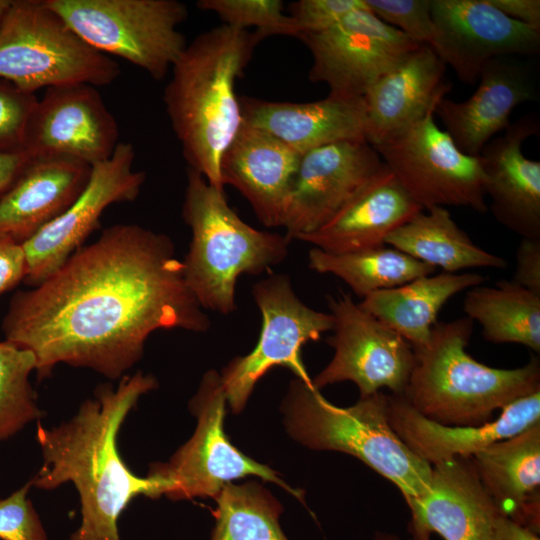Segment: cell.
Instances as JSON below:
<instances>
[{
  "label": "cell",
  "instance_id": "43",
  "mask_svg": "<svg viewBox=\"0 0 540 540\" xmlns=\"http://www.w3.org/2000/svg\"><path fill=\"white\" fill-rule=\"evenodd\" d=\"M490 540H540L539 534L499 515Z\"/></svg>",
  "mask_w": 540,
  "mask_h": 540
},
{
  "label": "cell",
  "instance_id": "38",
  "mask_svg": "<svg viewBox=\"0 0 540 540\" xmlns=\"http://www.w3.org/2000/svg\"><path fill=\"white\" fill-rule=\"evenodd\" d=\"M367 8L364 0H300L290 5L301 33L320 32L338 23L347 14ZM298 38V37H297Z\"/></svg>",
  "mask_w": 540,
  "mask_h": 540
},
{
  "label": "cell",
  "instance_id": "27",
  "mask_svg": "<svg viewBox=\"0 0 540 540\" xmlns=\"http://www.w3.org/2000/svg\"><path fill=\"white\" fill-rule=\"evenodd\" d=\"M500 515L540 530V422L471 457Z\"/></svg>",
  "mask_w": 540,
  "mask_h": 540
},
{
  "label": "cell",
  "instance_id": "30",
  "mask_svg": "<svg viewBox=\"0 0 540 540\" xmlns=\"http://www.w3.org/2000/svg\"><path fill=\"white\" fill-rule=\"evenodd\" d=\"M466 317L478 322L488 342L515 343L540 352V295L514 281L468 289L463 300Z\"/></svg>",
  "mask_w": 540,
  "mask_h": 540
},
{
  "label": "cell",
  "instance_id": "23",
  "mask_svg": "<svg viewBox=\"0 0 540 540\" xmlns=\"http://www.w3.org/2000/svg\"><path fill=\"white\" fill-rule=\"evenodd\" d=\"M447 66L427 44H420L382 74L363 96L365 140L380 144L423 117L450 91Z\"/></svg>",
  "mask_w": 540,
  "mask_h": 540
},
{
  "label": "cell",
  "instance_id": "22",
  "mask_svg": "<svg viewBox=\"0 0 540 540\" xmlns=\"http://www.w3.org/2000/svg\"><path fill=\"white\" fill-rule=\"evenodd\" d=\"M301 156L265 130L242 123L220 161L223 187H235L266 227L282 226Z\"/></svg>",
  "mask_w": 540,
  "mask_h": 540
},
{
  "label": "cell",
  "instance_id": "8",
  "mask_svg": "<svg viewBox=\"0 0 540 540\" xmlns=\"http://www.w3.org/2000/svg\"><path fill=\"white\" fill-rule=\"evenodd\" d=\"M88 45L162 80L187 42L178 26L188 11L177 0H44Z\"/></svg>",
  "mask_w": 540,
  "mask_h": 540
},
{
  "label": "cell",
  "instance_id": "5",
  "mask_svg": "<svg viewBox=\"0 0 540 540\" xmlns=\"http://www.w3.org/2000/svg\"><path fill=\"white\" fill-rule=\"evenodd\" d=\"M182 216L192 239L182 261L186 282L203 309L230 314L242 274H259L281 263L291 240L244 222L228 205L224 189L188 168Z\"/></svg>",
  "mask_w": 540,
  "mask_h": 540
},
{
  "label": "cell",
  "instance_id": "36",
  "mask_svg": "<svg viewBox=\"0 0 540 540\" xmlns=\"http://www.w3.org/2000/svg\"><path fill=\"white\" fill-rule=\"evenodd\" d=\"M37 101L34 93L0 81V151H24L28 124Z\"/></svg>",
  "mask_w": 540,
  "mask_h": 540
},
{
  "label": "cell",
  "instance_id": "17",
  "mask_svg": "<svg viewBox=\"0 0 540 540\" xmlns=\"http://www.w3.org/2000/svg\"><path fill=\"white\" fill-rule=\"evenodd\" d=\"M119 130L98 90L88 84L47 88L30 118L24 151L66 157L93 167L114 153Z\"/></svg>",
  "mask_w": 540,
  "mask_h": 540
},
{
  "label": "cell",
  "instance_id": "16",
  "mask_svg": "<svg viewBox=\"0 0 540 540\" xmlns=\"http://www.w3.org/2000/svg\"><path fill=\"white\" fill-rule=\"evenodd\" d=\"M384 166L365 139L340 141L303 154L282 224L287 238L299 239L321 227Z\"/></svg>",
  "mask_w": 540,
  "mask_h": 540
},
{
  "label": "cell",
  "instance_id": "35",
  "mask_svg": "<svg viewBox=\"0 0 540 540\" xmlns=\"http://www.w3.org/2000/svg\"><path fill=\"white\" fill-rule=\"evenodd\" d=\"M370 12L420 44L432 45L435 25L432 0H364Z\"/></svg>",
  "mask_w": 540,
  "mask_h": 540
},
{
  "label": "cell",
  "instance_id": "10",
  "mask_svg": "<svg viewBox=\"0 0 540 540\" xmlns=\"http://www.w3.org/2000/svg\"><path fill=\"white\" fill-rule=\"evenodd\" d=\"M435 106L401 132L372 147L423 210L457 206L485 213L488 208L482 159L463 153L438 127Z\"/></svg>",
  "mask_w": 540,
  "mask_h": 540
},
{
  "label": "cell",
  "instance_id": "11",
  "mask_svg": "<svg viewBox=\"0 0 540 540\" xmlns=\"http://www.w3.org/2000/svg\"><path fill=\"white\" fill-rule=\"evenodd\" d=\"M252 296L262 318L258 342L247 355L232 359L220 374L233 413L244 409L256 383L273 367L288 368L297 379L313 385L301 349L333 328L332 315L304 304L287 275L273 274L256 282Z\"/></svg>",
  "mask_w": 540,
  "mask_h": 540
},
{
  "label": "cell",
  "instance_id": "9",
  "mask_svg": "<svg viewBox=\"0 0 540 540\" xmlns=\"http://www.w3.org/2000/svg\"><path fill=\"white\" fill-rule=\"evenodd\" d=\"M226 394L221 375L207 371L189 402L197 418L191 438L166 463H152L148 474L169 483L165 496L171 500L214 498L227 483L246 476L273 482L303 502V491L289 486L277 472L237 449L224 432Z\"/></svg>",
  "mask_w": 540,
  "mask_h": 540
},
{
  "label": "cell",
  "instance_id": "34",
  "mask_svg": "<svg viewBox=\"0 0 540 540\" xmlns=\"http://www.w3.org/2000/svg\"><path fill=\"white\" fill-rule=\"evenodd\" d=\"M197 6L217 14L224 25L242 30L255 27L261 40L274 35L297 38L301 33L280 0H200Z\"/></svg>",
  "mask_w": 540,
  "mask_h": 540
},
{
  "label": "cell",
  "instance_id": "12",
  "mask_svg": "<svg viewBox=\"0 0 540 540\" xmlns=\"http://www.w3.org/2000/svg\"><path fill=\"white\" fill-rule=\"evenodd\" d=\"M334 334L327 343L334 349L328 365L313 379L314 388L353 382L360 397L382 388L402 395L415 365L414 348L398 333L355 303L349 294L328 296Z\"/></svg>",
  "mask_w": 540,
  "mask_h": 540
},
{
  "label": "cell",
  "instance_id": "1",
  "mask_svg": "<svg viewBox=\"0 0 540 540\" xmlns=\"http://www.w3.org/2000/svg\"><path fill=\"white\" fill-rule=\"evenodd\" d=\"M210 320L190 290L172 240L137 224L106 228L37 286L16 292L5 340L33 353L39 380L58 364L114 381L157 330L202 333Z\"/></svg>",
  "mask_w": 540,
  "mask_h": 540
},
{
  "label": "cell",
  "instance_id": "6",
  "mask_svg": "<svg viewBox=\"0 0 540 540\" xmlns=\"http://www.w3.org/2000/svg\"><path fill=\"white\" fill-rule=\"evenodd\" d=\"M388 395L360 397L338 407L313 385L294 379L282 404L284 424L293 439L314 450L352 455L393 483L406 503L427 488L432 466L415 455L392 430Z\"/></svg>",
  "mask_w": 540,
  "mask_h": 540
},
{
  "label": "cell",
  "instance_id": "33",
  "mask_svg": "<svg viewBox=\"0 0 540 540\" xmlns=\"http://www.w3.org/2000/svg\"><path fill=\"white\" fill-rule=\"evenodd\" d=\"M35 370L31 351L5 339L0 341V442L45 416L29 380Z\"/></svg>",
  "mask_w": 540,
  "mask_h": 540
},
{
  "label": "cell",
  "instance_id": "37",
  "mask_svg": "<svg viewBox=\"0 0 540 540\" xmlns=\"http://www.w3.org/2000/svg\"><path fill=\"white\" fill-rule=\"evenodd\" d=\"M32 487L30 479L0 499V540H48L39 514L28 497Z\"/></svg>",
  "mask_w": 540,
  "mask_h": 540
},
{
  "label": "cell",
  "instance_id": "39",
  "mask_svg": "<svg viewBox=\"0 0 540 540\" xmlns=\"http://www.w3.org/2000/svg\"><path fill=\"white\" fill-rule=\"evenodd\" d=\"M26 276L22 244L0 233V294L16 287Z\"/></svg>",
  "mask_w": 540,
  "mask_h": 540
},
{
  "label": "cell",
  "instance_id": "44",
  "mask_svg": "<svg viewBox=\"0 0 540 540\" xmlns=\"http://www.w3.org/2000/svg\"><path fill=\"white\" fill-rule=\"evenodd\" d=\"M372 540H431V536H421L416 534H411L409 539H402L396 534L387 533V532H377Z\"/></svg>",
  "mask_w": 540,
  "mask_h": 540
},
{
  "label": "cell",
  "instance_id": "45",
  "mask_svg": "<svg viewBox=\"0 0 540 540\" xmlns=\"http://www.w3.org/2000/svg\"><path fill=\"white\" fill-rule=\"evenodd\" d=\"M12 0H0V25L11 5Z\"/></svg>",
  "mask_w": 540,
  "mask_h": 540
},
{
  "label": "cell",
  "instance_id": "31",
  "mask_svg": "<svg viewBox=\"0 0 540 540\" xmlns=\"http://www.w3.org/2000/svg\"><path fill=\"white\" fill-rule=\"evenodd\" d=\"M308 264L318 273L340 278L361 298L433 274L436 269L388 245L346 253H329L313 247L308 253Z\"/></svg>",
  "mask_w": 540,
  "mask_h": 540
},
{
  "label": "cell",
  "instance_id": "4",
  "mask_svg": "<svg viewBox=\"0 0 540 540\" xmlns=\"http://www.w3.org/2000/svg\"><path fill=\"white\" fill-rule=\"evenodd\" d=\"M473 321L437 322L427 343L415 351V365L402 396L421 415L448 426H475L496 410L540 390L539 360L522 367L494 368L467 353Z\"/></svg>",
  "mask_w": 540,
  "mask_h": 540
},
{
  "label": "cell",
  "instance_id": "28",
  "mask_svg": "<svg viewBox=\"0 0 540 540\" xmlns=\"http://www.w3.org/2000/svg\"><path fill=\"white\" fill-rule=\"evenodd\" d=\"M484 281L483 275L474 272L430 274L370 293L359 305L417 349L429 340L444 304Z\"/></svg>",
  "mask_w": 540,
  "mask_h": 540
},
{
  "label": "cell",
  "instance_id": "2",
  "mask_svg": "<svg viewBox=\"0 0 540 540\" xmlns=\"http://www.w3.org/2000/svg\"><path fill=\"white\" fill-rule=\"evenodd\" d=\"M158 386L151 374L124 375L115 387L103 383L68 420L53 427L37 422L42 465L33 487L54 490L66 483L80 500L81 522L69 540H120L118 520L138 496H165L169 483L134 474L118 449V434L139 399Z\"/></svg>",
  "mask_w": 540,
  "mask_h": 540
},
{
  "label": "cell",
  "instance_id": "7",
  "mask_svg": "<svg viewBox=\"0 0 540 540\" xmlns=\"http://www.w3.org/2000/svg\"><path fill=\"white\" fill-rule=\"evenodd\" d=\"M119 64L83 41L44 0H12L0 25V78L34 93L73 84L105 86Z\"/></svg>",
  "mask_w": 540,
  "mask_h": 540
},
{
  "label": "cell",
  "instance_id": "26",
  "mask_svg": "<svg viewBox=\"0 0 540 540\" xmlns=\"http://www.w3.org/2000/svg\"><path fill=\"white\" fill-rule=\"evenodd\" d=\"M91 169L72 158H31L0 199V233L21 244L28 240L79 197Z\"/></svg>",
  "mask_w": 540,
  "mask_h": 540
},
{
  "label": "cell",
  "instance_id": "29",
  "mask_svg": "<svg viewBox=\"0 0 540 540\" xmlns=\"http://www.w3.org/2000/svg\"><path fill=\"white\" fill-rule=\"evenodd\" d=\"M385 244L447 273L507 268L505 259L475 244L445 207L420 211L394 230Z\"/></svg>",
  "mask_w": 540,
  "mask_h": 540
},
{
  "label": "cell",
  "instance_id": "14",
  "mask_svg": "<svg viewBox=\"0 0 540 540\" xmlns=\"http://www.w3.org/2000/svg\"><path fill=\"white\" fill-rule=\"evenodd\" d=\"M134 160L133 145L119 142L108 160L92 167L89 181L79 197L22 243L26 284L37 286L61 267L100 226L106 208L138 197L146 173L133 168Z\"/></svg>",
  "mask_w": 540,
  "mask_h": 540
},
{
  "label": "cell",
  "instance_id": "25",
  "mask_svg": "<svg viewBox=\"0 0 540 540\" xmlns=\"http://www.w3.org/2000/svg\"><path fill=\"white\" fill-rule=\"evenodd\" d=\"M422 210L385 165L332 218L298 240L329 253L378 247Z\"/></svg>",
  "mask_w": 540,
  "mask_h": 540
},
{
  "label": "cell",
  "instance_id": "13",
  "mask_svg": "<svg viewBox=\"0 0 540 540\" xmlns=\"http://www.w3.org/2000/svg\"><path fill=\"white\" fill-rule=\"evenodd\" d=\"M309 49L312 82L329 87V95L363 98L368 88L420 43L384 23L368 8L347 14L320 32L298 36Z\"/></svg>",
  "mask_w": 540,
  "mask_h": 540
},
{
  "label": "cell",
  "instance_id": "21",
  "mask_svg": "<svg viewBox=\"0 0 540 540\" xmlns=\"http://www.w3.org/2000/svg\"><path fill=\"white\" fill-rule=\"evenodd\" d=\"M539 132V118L527 114L482 149L485 192L494 218L521 239L540 240V162L523 154V144Z\"/></svg>",
  "mask_w": 540,
  "mask_h": 540
},
{
  "label": "cell",
  "instance_id": "19",
  "mask_svg": "<svg viewBox=\"0 0 540 540\" xmlns=\"http://www.w3.org/2000/svg\"><path fill=\"white\" fill-rule=\"evenodd\" d=\"M536 86L530 67L517 56L496 57L483 67L477 89L468 99L443 97L434 113L463 153L479 156L510 125V115L519 104L538 99Z\"/></svg>",
  "mask_w": 540,
  "mask_h": 540
},
{
  "label": "cell",
  "instance_id": "42",
  "mask_svg": "<svg viewBox=\"0 0 540 540\" xmlns=\"http://www.w3.org/2000/svg\"><path fill=\"white\" fill-rule=\"evenodd\" d=\"M31 157L25 151H0V199L12 187Z\"/></svg>",
  "mask_w": 540,
  "mask_h": 540
},
{
  "label": "cell",
  "instance_id": "32",
  "mask_svg": "<svg viewBox=\"0 0 540 540\" xmlns=\"http://www.w3.org/2000/svg\"><path fill=\"white\" fill-rule=\"evenodd\" d=\"M214 499L211 540H288L279 524L280 502L258 482L227 483Z\"/></svg>",
  "mask_w": 540,
  "mask_h": 540
},
{
  "label": "cell",
  "instance_id": "18",
  "mask_svg": "<svg viewBox=\"0 0 540 540\" xmlns=\"http://www.w3.org/2000/svg\"><path fill=\"white\" fill-rule=\"evenodd\" d=\"M410 534L443 540H490L500 515L471 458L456 457L432 466L426 490L406 503Z\"/></svg>",
  "mask_w": 540,
  "mask_h": 540
},
{
  "label": "cell",
  "instance_id": "40",
  "mask_svg": "<svg viewBox=\"0 0 540 540\" xmlns=\"http://www.w3.org/2000/svg\"><path fill=\"white\" fill-rule=\"evenodd\" d=\"M512 281L540 295V240L521 239Z\"/></svg>",
  "mask_w": 540,
  "mask_h": 540
},
{
  "label": "cell",
  "instance_id": "24",
  "mask_svg": "<svg viewBox=\"0 0 540 540\" xmlns=\"http://www.w3.org/2000/svg\"><path fill=\"white\" fill-rule=\"evenodd\" d=\"M243 122L265 130L303 155L316 148L365 139L363 98L328 95L307 102H275L239 97Z\"/></svg>",
  "mask_w": 540,
  "mask_h": 540
},
{
  "label": "cell",
  "instance_id": "3",
  "mask_svg": "<svg viewBox=\"0 0 540 540\" xmlns=\"http://www.w3.org/2000/svg\"><path fill=\"white\" fill-rule=\"evenodd\" d=\"M261 41L248 30L211 28L186 45L164 89L166 112L189 168L219 189L222 155L243 123L235 83Z\"/></svg>",
  "mask_w": 540,
  "mask_h": 540
},
{
  "label": "cell",
  "instance_id": "15",
  "mask_svg": "<svg viewBox=\"0 0 540 540\" xmlns=\"http://www.w3.org/2000/svg\"><path fill=\"white\" fill-rule=\"evenodd\" d=\"M431 14L436 33L430 47L469 85L496 57L540 50V30L508 17L489 0H432Z\"/></svg>",
  "mask_w": 540,
  "mask_h": 540
},
{
  "label": "cell",
  "instance_id": "20",
  "mask_svg": "<svg viewBox=\"0 0 540 540\" xmlns=\"http://www.w3.org/2000/svg\"><path fill=\"white\" fill-rule=\"evenodd\" d=\"M389 424L399 439L430 466L456 457L471 458L491 444L540 422V390L518 398L489 422L448 426L417 412L402 395H388Z\"/></svg>",
  "mask_w": 540,
  "mask_h": 540
},
{
  "label": "cell",
  "instance_id": "41",
  "mask_svg": "<svg viewBox=\"0 0 540 540\" xmlns=\"http://www.w3.org/2000/svg\"><path fill=\"white\" fill-rule=\"evenodd\" d=\"M508 17L540 30L539 0H489Z\"/></svg>",
  "mask_w": 540,
  "mask_h": 540
}]
</instances>
